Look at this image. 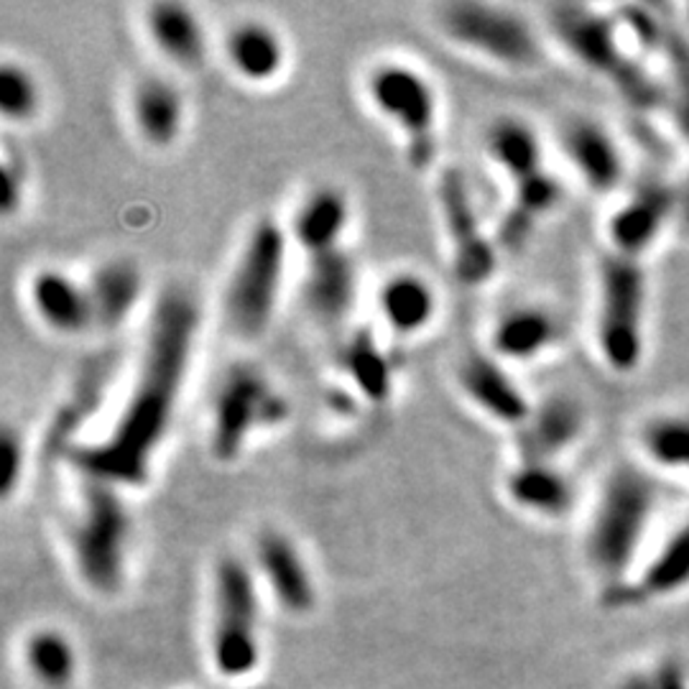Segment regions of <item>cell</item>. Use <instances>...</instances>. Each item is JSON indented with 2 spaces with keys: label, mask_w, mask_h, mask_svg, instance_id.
Returning a JSON list of instances; mask_svg holds the SVG:
<instances>
[{
  "label": "cell",
  "mask_w": 689,
  "mask_h": 689,
  "mask_svg": "<svg viewBox=\"0 0 689 689\" xmlns=\"http://www.w3.org/2000/svg\"><path fill=\"white\" fill-rule=\"evenodd\" d=\"M337 381L345 383L363 406L381 408L396 393L399 368L381 330L353 328L335 353Z\"/></svg>",
  "instance_id": "obj_25"
},
{
  "label": "cell",
  "mask_w": 689,
  "mask_h": 689,
  "mask_svg": "<svg viewBox=\"0 0 689 689\" xmlns=\"http://www.w3.org/2000/svg\"><path fill=\"white\" fill-rule=\"evenodd\" d=\"M544 32L574 64L616 87L635 110H666L664 82L633 55L613 11L585 3H557L547 11Z\"/></svg>",
  "instance_id": "obj_3"
},
{
  "label": "cell",
  "mask_w": 689,
  "mask_h": 689,
  "mask_svg": "<svg viewBox=\"0 0 689 689\" xmlns=\"http://www.w3.org/2000/svg\"><path fill=\"white\" fill-rule=\"evenodd\" d=\"M483 151L509 187L549 169L547 143L539 128L516 112H506L490 120L483 135Z\"/></svg>",
  "instance_id": "obj_29"
},
{
  "label": "cell",
  "mask_w": 689,
  "mask_h": 689,
  "mask_svg": "<svg viewBox=\"0 0 689 689\" xmlns=\"http://www.w3.org/2000/svg\"><path fill=\"white\" fill-rule=\"evenodd\" d=\"M689 585V511L679 521V526L666 536L635 582L613 590V603H639L654 601V597H666L679 593Z\"/></svg>",
  "instance_id": "obj_32"
},
{
  "label": "cell",
  "mask_w": 689,
  "mask_h": 689,
  "mask_svg": "<svg viewBox=\"0 0 689 689\" xmlns=\"http://www.w3.org/2000/svg\"><path fill=\"white\" fill-rule=\"evenodd\" d=\"M567 320L549 301H516L490 324L488 351L513 370L534 366L562 351Z\"/></svg>",
  "instance_id": "obj_17"
},
{
  "label": "cell",
  "mask_w": 689,
  "mask_h": 689,
  "mask_svg": "<svg viewBox=\"0 0 689 689\" xmlns=\"http://www.w3.org/2000/svg\"><path fill=\"white\" fill-rule=\"evenodd\" d=\"M454 383L467 406L483 419L513 435L534 412L536 399L519 381L516 370L498 360L488 347L471 351L454 368Z\"/></svg>",
  "instance_id": "obj_15"
},
{
  "label": "cell",
  "mask_w": 689,
  "mask_h": 689,
  "mask_svg": "<svg viewBox=\"0 0 689 689\" xmlns=\"http://www.w3.org/2000/svg\"><path fill=\"white\" fill-rule=\"evenodd\" d=\"M256 565L286 610H312L317 597L312 572L289 536L274 528L263 532L256 542Z\"/></svg>",
  "instance_id": "obj_31"
},
{
  "label": "cell",
  "mask_w": 689,
  "mask_h": 689,
  "mask_svg": "<svg viewBox=\"0 0 689 689\" xmlns=\"http://www.w3.org/2000/svg\"><path fill=\"white\" fill-rule=\"evenodd\" d=\"M363 93L376 116L399 135L408 169H435L442 143V97L431 74L412 59H378L363 78Z\"/></svg>",
  "instance_id": "obj_6"
},
{
  "label": "cell",
  "mask_w": 689,
  "mask_h": 689,
  "mask_svg": "<svg viewBox=\"0 0 689 689\" xmlns=\"http://www.w3.org/2000/svg\"><path fill=\"white\" fill-rule=\"evenodd\" d=\"M44 110V87L32 67L19 59L0 64V116L9 126H32Z\"/></svg>",
  "instance_id": "obj_33"
},
{
  "label": "cell",
  "mask_w": 689,
  "mask_h": 689,
  "mask_svg": "<svg viewBox=\"0 0 689 689\" xmlns=\"http://www.w3.org/2000/svg\"><path fill=\"white\" fill-rule=\"evenodd\" d=\"M557 146L585 192L616 200L631 187V158L620 135L605 120L587 112L567 116L557 131Z\"/></svg>",
  "instance_id": "obj_14"
},
{
  "label": "cell",
  "mask_w": 689,
  "mask_h": 689,
  "mask_svg": "<svg viewBox=\"0 0 689 689\" xmlns=\"http://www.w3.org/2000/svg\"><path fill=\"white\" fill-rule=\"evenodd\" d=\"M28 666L47 687H67L74 677V651L57 631H41L28 641Z\"/></svg>",
  "instance_id": "obj_34"
},
{
  "label": "cell",
  "mask_w": 689,
  "mask_h": 689,
  "mask_svg": "<svg viewBox=\"0 0 689 689\" xmlns=\"http://www.w3.org/2000/svg\"><path fill=\"white\" fill-rule=\"evenodd\" d=\"M681 13H685V24H687V28H689V3L685 5V9H681Z\"/></svg>",
  "instance_id": "obj_40"
},
{
  "label": "cell",
  "mask_w": 689,
  "mask_h": 689,
  "mask_svg": "<svg viewBox=\"0 0 689 689\" xmlns=\"http://www.w3.org/2000/svg\"><path fill=\"white\" fill-rule=\"evenodd\" d=\"M299 297L320 324L340 328L351 320L360 301V266L351 246L305 259Z\"/></svg>",
  "instance_id": "obj_20"
},
{
  "label": "cell",
  "mask_w": 689,
  "mask_h": 689,
  "mask_svg": "<svg viewBox=\"0 0 689 689\" xmlns=\"http://www.w3.org/2000/svg\"><path fill=\"white\" fill-rule=\"evenodd\" d=\"M635 460L658 478L689 480V408L651 412L633 431Z\"/></svg>",
  "instance_id": "obj_30"
},
{
  "label": "cell",
  "mask_w": 689,
  "mask_h": 689,
  "mask_svg": "<svg viewBox=\"0 0 689 689\" xmlns=\"http://www.w3.org/2000/svg\"><path fill=\"white\" fill-rule=\"evenodd\" d=\"M677 233V179L649 174L616 197L603 223L605 251L649 263L666 238Z\"/></svg>",
  "instance_id": "obj_12"
},
{
  "label": "cell",
  "mask_w": 689,
  "mask_h": 689,
  "mask_svg": "<svg viewBox=\"0 0 689 689\" xmlns=\"http://www.w3.org/2000/svg\"><path fill=\"white\" fill-rule=\"evenodd\" d=\"M118 366L120 360L112 347H105L80 363L41 424L39 442L34 447V454L41 463L70 465L72 454L85 444L82 435L93 427L108 404L120 370Z\"/></svg>",
  "instance_id": "obj_11"
},
{
  "label": "cell",
  "mask_w": 689,
  "mask_h": 689,
  "mask_svg": "<svg viewBox=\"0 0 689 689\" xmlns=\"http://www.w3.org/2000/svg\"><path fill=\"white\" fill-rule=\"evenodd\" d=\"M78 503L70 524L72 559L95 593H116L123 582L133 516L126 490L78 475Z\"/></svg>",
  "instance_id": "obj_9"
},
{
  "label": "cell",
  "mask_w": 689,
  "mask_h": 689,
  "mask_svg": "<svg viewBox=\"0 0 689 689\" xmlns=\"http://www.w3.org/2000/svg\"><path fill=\"white\" fill-rule=\"evenodd\" d=\"M567 181L555 169H544L519 185L509 187L501 215L494 225L496 243L503 256L526 251L536 233L565 207Z\"/></svg>",
  "instance_id": "obj_22"
},
{
  "label": "cell",
  "mask_w": 689,
  "mask_h": 689,
  "mask_svg": "<svg viewBox=\"0 0 689 689\" xmlns=\"http://www.w3.org/2000/svg\"><path fill=\"white\" fill-rule=\"evenodd\" d=\"M435 200L454 282L463 289H483L498 276L503 253L494 227L488 230L483 223L465 171L442 166L435 181Z\"/></svg>",
  "instance_id": "obj_10"
},
{
  "label": "cell",
  "mask_w": 689,
  "mask_h": 689,
  "mask_svg": "<svg viewBox=\"0 0 689 689\" xmlns=\"http://www.w3.org/2000/svg\"><path fill=\"white\" fill-rule=\"evenodd\" d=\"M143 34L151 49L177 72H200L210 62V32L194 5L181 0H156L143 9Z\"/></svg>",
  "instance_id": "obj_23"
},
{
  "label": "cell",
  "mask_w": 689,
  "mask_h": 689,
  "mask_svg": "<svg viewBox=\"0 0 689 689\" xmlns=\"http://www.w3.org/2000/svg\"><path fill=\"white\" fill-rule=\"evenodd\" d=\"M292 401L266 368L251 360L233 363L219 376L207 419V450L217 465H236L251 444L284 429Z\"/></svg>",
  "instance_id": "obj_7"
},
{
  "label": "cell",
  "mask_w": 689,
  "mask_h": 689,
  "mask_svg": "<svg viewBox=\"0 0 689 689\" xmlns=\"http://www.w3.org/2000/svg\"><path fill=\"white\" fill-rule=\"evenodd\" d=\"M200 332L202 307L194 292L185 284L166 286L151 305L123 406L105 435L90 439L72 454L74 473L110 483L126 494L149 486L177 421Z\"/></svg>",
  "instance_id": "obj_1"
},
{
  "label": "cell",
  "mask_w": 689,
  "mask_h": 689,
  "mask_svg": "<svg viewBox=\"0 0 689 689\" xmlns=\"http://www.w3.org/2000/svg\"><path fill=\"white\" fill-rule=\"evenodd\" d=\"M662 503V478L639 460H618L595 490L585 526V559L608 590L623 587Z\"/></svg>",
  "instance_id": "obj_2"
},
{
  "label": "cell",
  "mask_w": 689,
  "mask_h": 689,
  "mask_svg": "<svg viewBox=\"0 0 689 689\" xmlns=\"http://www.w3.org/2000/svg\"><path fill=\"white\" fill-rule=\"evenodd\" d=\"M32 458L34 452L26 437L21 435V429L16 424L5 421L0 427V496H3V501H11L13 494L24 486Z\"/></svg>",
  "instance_id": "obj_35"
},
{
  "label": "cell",
  "mask_w": 689,
  "mask_h": 689,
  "mask_svg": "<svg viewBox=\"0 0 689 689\" xmlns=\"http://www.w3.org/2000/svg\"><path fill=\"white\" fill-rule=\"evenodd\" d=\"M128 120H131L135 139L146 149L156 154L177 149L189 123L185 87L169 74H143L128 93Z\"/></svg>",
  "instance_id": "obj_18"
},
{
  "label": "cell",
  "mask_w": 689,
  "mask_h": 689,
  "mask_svg": "<svg viewBox=\"0 0 689 689\" xmlns=\"http://www.w3.org/2000/svg\"><path fill=\"white\" fill-rule=\"evenodd\" d=\"M259 587L240 557H223L215 570V664L225 677H243L259 662Z\"/></svg>",
  "instance_id": "obj_13"
},
{
  "label": "cell",
  "mask_w": 689,
  "mask_h": 689,
  "mask_svg": "<svg viewBox=\"0 0 689 689\" xmlns=\"http://www.w3.org/2000/svg\"><path fill=\"white\" fill-rule=\"evenodd\" d=\"M353 200L351 192L337 181H317L294 204L286 230H289L292 246L309 259L347 248L353 227Z\"/></svg>",
  "instance_id": "obj_19"
},
{
  "label": "cell",
  "mask_w": 689,
  "mask_h": 689,
  "mask_svg": "<svg viewBox=\"0 0 689 689\" xmlns=\"http://www.w3.org/2000/svg\"><path fill=\"white\" fill-rule=\"evenodd\" d=\"M292 248L286 223L274 215L253 219L248 227L219 297V312L230 335L256 343L271 330L282 309Z\"/></svg>",
  "instance_id": "obj_5"
},
{
  "label": "cell",
  "mask_w": 689,
  "mask_h": 689,
  "mask_svg": "<svg viewBox=\"0 0 689 689\" xmlns=\"http://www.w3.org/2000/svg\"><path fill=\"white\" fill-rule=\"evenodd\" d=\"M447 44L503 72L532 74L547 57V36L526 13L488 0H450L435 13Z\"/></svg>",
  "instance_id": "obj_8"
},
{
  "label": "cell",
  "mask_w": 689,
  "mask_h": 689,
  "mask_svg": "<svg viewBox=\"0 0 689 689\" xmlns=\"http://www.w3.org/2000/svg\"><path fill=\"white\" fill-rule=\"evenodd\" d=\"M590 431V408L578 393L555 391L536 399L524 427L511 435L516 463H559L578 450Z\"/></svg>",
  "instance_id": "obj_16"
},
{
  "label": "cell",
  "mask_w": 689,
  "mask_h": 689,
  "mask_svg": "<svg viewBox=\"0 0 689 689\" xmlns=\"http://www.w3.org/2000/svg\"><path fill=\"white\" fill-rule=\"evenodd\" d=\"M223 57L233 78L248 87H271L289 72V41L269 19H238L223 36Z\"/></svg>",
  "instance_id": "obj_24"
},
{
  "label": "cell",
  "mask_w": 689,
  "mask_h": 689,
  "mask_svg": "<svg viewBox=\"0 0 689 689\" xmlns=\"http://www.w3.org/2000/svg\"><path fill=\"white\" fill-rule=\"evenodd\" d=\"M376 312L385 337L416 340L435 328L439 292L429 276L416 269H396L378 284Z\"/></svg>",
  "instance_id": "obj_27"
},
{
  "label": "cell",
  "mask_w": 689,
  "mask_h": 689,
  "mask_svg": "<svg viewBox=\"0 0 689 689\" xmlns=\"http://www.w3.org/2000/svg\"><path fill=\"white\" fill-rule=\"evenodd\" d=\"M26 305L51 335L78 340L95 332L93 301L85 278L59 266H39L26 282Z\"/></svg>",
  "instance_id": "obj_21"
},
{
  "label": "cell",
  "mask_w": 689,
  "mask_h": 689,
  "mask_svg": "<svg viewBox=\"0 0 689 689\" xmlns=\"http://www.w3.org/2000/svg\"><path fill=\"white\" fill-rule=\"evenodd\" d=\"M620 689H654L651 685V677H643V674H633V677L626 679V685Z\"/></svg>",
  "instance_id": "obj_39"
},
{
  "label": "cell",
  "mask_w": 689,
  "mask_h": 689,
  "mask_svg": "<svg viewBox=\"0 0 689 689\" xmlns=\"http://www.w3.org/2000/svg\"><path fill=\"white\" fill-rule=\"evenodd\" d=\"M593 284L590 332L597 360L610 376L631 378L646 366L651 345L649 263L603 248Z\"/></svg>",
  "instance_id": "obj_4"
},
{
  "label": "cell",
  "mask_w": 689,
  "mask_h": 689,
  "mask_svg": "<svg viewBox=\"0 0 689 689\" xmlns=\"http://www.w3.org/2000/svg\"><path fill=\"white\" fill-rule=\"evenodd\" d=\"M85 282L97 335H116L126 330L146 301V271L131 256H108L90 271Z\"/></svg>",
  "instance_id": "obj_26"
},
{
  "label": "cell",
  "mask_w": 689,
  "mask_h": 689,
  "mask_svg": "<svg viewBox=\"0 0 689 689\" xmlns=\"http://www.w3.org/2000/svg\"><path fill=\"white\" fill-rule=\"evenodd\" d=\"M0 177H3V192H0V212L3 219H11L21 215L24 210L28 185H32V171L24 151L13 146L11 141L3 143V154H0Z\"/></svg>",
  "instance_id": "obj_36"
},
{
  "label": "cell",
  "mask_w": 689,
  "mask_h": 689,
  "mask_svg": "<svg viewBox=\"0 0 689 689\" xmlns=\"http://www.w3.org/2000/svg\"><path fill=\"white\" fill-rule=\"evenodd\" d=\"M651 685L654 689H689L685 672L677 664H664L662 669H656L651 674Z\"/></svg>",
  "instance_id": "obj_38"
},
{
  "label": "cell",
  "mask_w": 689,
  "mask_h": 689,
  "mask_svg": "<svg viewBox=\"0 0 689 689\" xmlns=\"http://www.w3.org/2000/svg\"><path fill=\"white\" fill-rule=\"evenodd\" d=\"M679 240H689V169L677 179V233Z\"/></svg>",
  "instance_id": "obj_37"
},
{
  "label": "cell",
  "mask_w": 689,
  "mask_h": 689,
  "mask_svg": "<svg viewBox=\"0 0 689 689\" xmlns=\"http://www.w3.org/2000/svg\"><path fill=\"white\" fill-rule=\"evenodd\" d=\"M503 496L513 509L539 521H565L578 509L580 488L567 465L513 463L503 475Z\"/></svg>",
  "instance_id": "obj_28"
}]
</instances>
